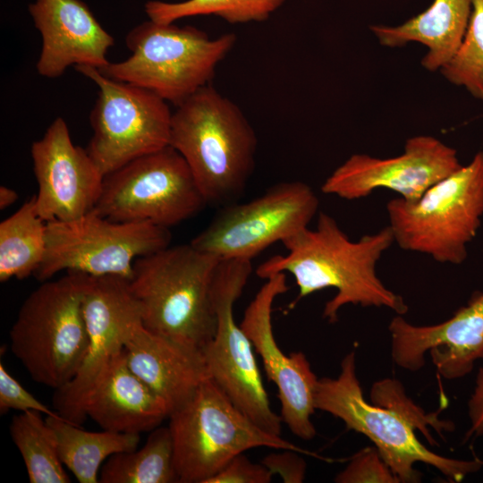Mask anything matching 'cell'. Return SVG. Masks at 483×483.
<instances>
[{"mask_svg": "<svg viewBox=\"0 0 483 483\" xmlns=\"http://www.w3.org/2000/svg\"><path fill=\"white\" fill-rule=\"evenodd\" d=\"M169 145L186 161L207 204L224 207L244 191L258 139L239 106L208 84L176 106Z\"/></svg>", "mask_w": 483, "mask_h": 483, "instance_id": "2", "label": "cell"}, {"mask_svg": "<svg viewBox=\"0 0 483 483\" xmlns=\"http://www.w3.org/2000/svg\"><path fill=\"white\" fill-rule=\"evenodd\" d=\"M233 33L211 38L203 30L148 20L126 36L131 55L98 71L105 76L148 89L176 106L215 76L236 43Z\"/></svg>", "mask_w": 483, "mask_h": 483, "instance_id": "4", "label": "cell"}, {"mask_svg": "<svg viewBox=\"0 0 483 483\" xmlns=\"http://www.w3.org/2000/svg\"><path fill=\"white\" fill-rule=\"evenodd\" d=\"M272 478V472L263 463L252 462L244 453H241L207 483H269Z\"/></svg>", "mask_w": 483, "mask_h": 483, "instance_id": "32", "label": "cell"}, {"mask_svg": "<svg viewBox=\"0 0 483 483\" xmlns=\"http://www.w3.org/2000/svg\"><path fill=\"white\" fill-rule=\"evenodd\" d=\"M14 410L23 411H38L47 417L61 416L54 408H49L30 393L16 378H14L0 364V411L2 414ZM63 418V417H61Z\"/></svg>", "mask_w": 483, "mask_h": 483, "instance_id": "31", "label": "cell"}, {"mask_svg": "<svg viewBox=\"0 0 483 483\" xmlns=\"http://www.w3.org/2000/svg\"><path fill=\"white\" fill-rule=\"evenodd\" d=\"M292 450H283L267 454L261 461L272 474L279 475L285 483H301L306 475V462Z\"/></svg>", "mask_w": 483, "mask_h": 483, "instance_id": "33", "label": "cell"}, {"mask_svg": "<svg viewBox=\"0 0 483 483\" xmlns=\"http://www.w3.org/2000/svg\"><path fill=\"white\" fill-rule=\"evenodd\" d=\"M99 482H178L173 438L168 426H158L151 430L140 449L118 453L109 457L100 470Z\"/></svg>", "mask_w": 483, "mask_h": 483, "instance_id": "25", "label": "cell"}, {"mask_svg": "<svg viewBox=\"0 0 483 483\" xmlns=\"http://www.w3.org/2000/svg\"><path fill=\"white\" fill-rule=\"evenodd\" d=\"M386 210L394 242L402 250L462 264L483 216V151L418 200L393 199Z\"/></svg>", "mask_w": 483, "mask_h": 483, "instance_id": "7", "label": "cell"}, {"mask_svg": "<svg viewBox=\"0 0 483 483\" xmlns=\"http://www.w3.org/2000/svg\"><path fill=\"white\" fill-rule=\"evenodd\" d=\"M394 242L389 225L352 241L334 217L320 212L315 229L307 227L282 242L287 254L267 258L256 274L263 279L292 274L299 292L290 309L311 293L335 288V295L323 310L330 323L337 321L339 310L347 304L385 307L403 315L408 311L403 299L387 289L376 273L377 262Z\"/></svg>", "mask_w": 483, "mask_h": 483, "instance_id": "1", "label": "cell"}, {"mask_svg": "<svg viewBox=\"0 0 483 483\" xmlns=\"http://www.w3.org/2000/svg\"><path fill=\"white\" fill-rule=\"evenodd\" d=\"M318 198L305 182H284L242 204L224 206L190 242L220 259H252L268 246L309 227Z\"/></svg>", "mask_w": 483, "mask_h": 483, "instance_id": "13", "label": "cell"}, {"mask_svg": "<svg viewBox=\"0 0 483 483\" xmlns=\"http://www.w3.org/2000/svg\"><path fill=\"white\" fill-rule=\"evenodd\" d=\"M29 12L42 37L36 65L41 76L57 78L71 65L101 69L110 63L106 54L114 39L81 0H35Z\"/></svg>", "mask_w": 483, "mask_h": 483, "instance_id": "19", "label": "cell"}, {"mask_svg": "<svg viewBox=\"0 0 483 483\" xmlns=\"http://www.w3.org/2000/svg\"><path fill=\"white\" fill-rule=\"evenodd\" d=\"M470 428L464 440H470L483 435V366L479 369L475 386L468 402Z\"/></svg>", "mask_w": 483, "mask_h": 483, "instance_id": "34", "label": "cell"}, {"mask_svg": "<svg viewBox=\"0 0 483 483\" xmlns=\"http://www.w3.org/2000/svg\"><path fill=\"white\" fill-rule=\"evenodd\" d=\"M439 71L449 82L483 100V0H473L464 38Z\"/></svg>", "mask_w": 483, "mask_h": 483, "instance_id": "28", "label": "cell"}, {"mask_svg": "<svg viewBox=\"0 0 483 483\" xmlns=\"http://www.w3.org/2000/svg\"><path fill=\"white\" fill-rule=\"evenodd\" d=\"M372 403L386 407L398 412L415 429L422 432L430 445L436 441L432 437L428 426L432 427L442 436L444 431L453 430L454 426L451 421L441 420L436 413L428 414L407 397L401 382L394 378H384L373 384L370 390Z\"/></svg>", "mask_w": 483, "mask_h": 483, "instance_id": "29", "label": "cell"}, {"mask_svg": "<svg viewBox=\"0 0 483 483\" xmlns=\"http://www.w3.org/2000/svg\"><path fill=\"white\" fill-rule=\"evenodd\" d=\"M462 166L454 148L432 136L419 135L408 139L403 153L394 157L352 155L326 178L321 191L353 200L385 188L412 202Z\"/></svg>", "mask_w": 483, "mask_h": 483, "instance_id": "15", "label": "cell"}, {"mask_svg": "<svg viewBox=\"0 0 483 483\" xmlns=\"http://www.w3.org/2000/svg\"><path fill=\"white\" fill-rule=\"evenodd\" d=\"M168 419L181 483H207L233 457L256 447L316 455L261 428L211 378Z\"/></svg>", "mask_w": 483, "mask_h": 483, "instance_id": "6", "label": "cell"}, {"mask_svg": "<svg viewBox=\"0 0 483 483\" xmlns=\"http://www.w3.org/2000/svg\"><path fill=\"white\" fill-rule=\"evenodd\" d=\"M38 182V214L47 223L78 218L95 208L105 174L86 148L73 144L69 128L57 117L30 148Z\"/></svg>", "mask_w": 483, "mask_h": 483, "instance_id": "17", "label": "cell"}, {"mask_svg": "<svg viewBox=\"0 0 483 483\" xmlns=\"http://www.w3.org/2000/svg\"><path fill=\"white\" fill-rule=\"evenodd\" d=\"M47 250V222L33 195L0 223V281L24 279L35 274Z\"/></svg>", "mask_w": 483, "mask_h": 483, "instance_id": "24", "label": "cell"}, {"mask_svg": "<svg viewBox=\"0 0 483 483\" xmlns=\"http://www.w3.org/2000/svg\"><path fill=\"white\" fill-rule=\"evenodd\" d=\"M169 228L117 222L94 210L69 221L47 223V250L34 274L47 281L57 273L114 275L130 280L135 261L170 245Z\"/></svg>", "mask_w": 483, "mask_h": 483, "instance_id": "10", "label": "cell"}, {"mask_svg": "<svg viewBox=\"0 0 483 483\" xmlns=\"http://www.w3.org/2000/svg\"><path fill=\"white\" fill-rule=\"evenodd\" d=\"M19 195L16 191L1 185L0 187V209H5L14 204L18 199Z\"/></svg>", "mask_w": 483, "mask_h": 483, "instance_id": "35", "label": "cell"}, {"mask_svg": "<svg viewBox=\"0 0 483 483\" xmlns=\"http://www.w3.org/2000/svg\"><path fill=\"white\" fill-rule=\"evenodd\" d=\"M123 352L130 369L164 401L170 413L209 378L200 349L155 334L142 324Z\"/></svg>", "mask_w": 483, "mask_h": 483, "instance_id": "20", "label": "cell"}, {"mask_svg": "<svg viewBox=\"0 0 483 483\" xmlns=\"http://www.w3.org/2000/svg\"><path fill=\"white\" fill-rule=\"evenodd\" d=\"M473 0H434L424 12L398 26L372 25L370 30L379 43L387 47H402L419 42L428 48L422 66L431 72L440 70L453 55L466 33Z\"/></svg>", "mask_w": 483, "mask_h": 483, "instance_id": "22", "label": "cell"}, {"mask_svg": "<svg viewBox=\"0 0 483 483\" xmlns=\"http://www.w3.org/2000/svg\"><path fill=\"white\" fill-rule=\"evenodd\" d=\"M314 405L343 420L347 429L367 436L400 482L420 481L421 474L414 468L417 462L436 468L454 482L483 467V461L477 458L460 460L432 452L398 412L368 402L357 376L354 352L344 356L336 377L318 378Z\"/></svg>", "mask_w": 483, "mask_h": 483, "instance_id": "8", "label": "cell"}, {"mask_svg": "<svg viewBox=\"0 0 483 483\" xmlns=\"http://www.w3.org/2000/svg\"><path fill=\"white\" fill-rule=\"evenodd\" d=\"M84 281V274L70 272L43 282L25 299L10 329L13 355L32 380L55 390L75 377L87 351Z\"/></svg>", "mask_w": 483, "mask_h": 483, "instance_id": "5", "label": "cell"}, {"mask_svg": "<svg viewBox=\"0 0 483 483\" xmlns=\"http://www.w3.org/2000/svg\"><path fill=\"white\" fill-rule=\"evenodd\" d=\"M99 89L90 114L93 135L86 148L106 175L169 145L172 112L144 88L116 80L91 66H75Z\"/></svg>", "mask_w": 483, "mask_h": 483, "instance_id": "12", "label": "cell"}, {"mask_svg": "<svg viewBox=\"0 0 483 483\" xmlns=\"http://www.w3.org/2000/svg\"><path fill=\"white\" fill-rule=\"evenodd\" d=\"M83 313L88 347L75 377L55 390L53 407L65 420L81 426L86 402L112 362L141 323L140 306L129 280L114 275H85Z\"/></svg>", "mask_w": 483, "mask_h": 483, "instance_id": "14", "label": "cell"}, {"mask_svg": "<svg viewBox=\"0 0 483 483\" xmlns=\"http://www.w3.org/2000/svg\"><path fill=\"white\" fill-rule=\"evenodd\" d=\"M220 260L191 243L138 258L129 284L140 306L142 326L201 350L216 331L211 289Z\"/></svg>", "mask_w": 483, "mask_h": 483, "instance_id": "3", "label": "cell"}, {"mask_svg": "<svg viewBox=\"0 0 483 483\" xmlns=\"http://www.w3.org/2000/svg\"><path fill=\"white\" fill-rule=\"evenodd\" d=\"M285 0H183L177 3L152 0L145 4L149 20L173 23L187 17L214 15L231 24L267 20Z\"/></svg>", "mask_w": 483, "mask_h": 483, "instance_id": "27", "label": "cell"}, {"mask_svg": "<svg viewBox=\"0 0 483 483\" xmlns=\"http://www.w3.org/2000/svg\"><path fill=\"white\" fill-rule=\"evenodd\" d=\"M251 272L250 259L219 261L211 289L216 331L201 352L209 378L257 425L281 436L282 418L270 405L252 343L233 316Z\"/></svg>", "mask_w": 483, "mask_h": 483, "instance_id": "9", "label": "cell"}, {"mask_svg": "<svg viewBox=\"0 0 483 483\" xmlns=\"http://www.w3.org/2000/svg\"><path fill=\"white\" fill-rule=\"evenodd\" d=\"M338 483H399L377 448L369 447L354 455L335 478Z\"/></svg>", "mask_w": 483, "mask_h": 483, "instance_id": "30", "label": "cell"}, {"mask_svg": "<svg viewBox=\"0 0 483 483\" xmlns=\"http://www.w3.org/2000/svg\"><path fill=\"white\" fill-rule=\"evenodd\" d=\"M41 414L23 411L13 416L9 426L11 437L21 454L30 483H69L55 434Z\"/></svg>", "mask_w": 483, "mask_h": 483, "instance_id": "26", "label": "cell"}, {"mask_svg": "<svg viewBox=\"0 0 483 483\" xmlns=\"http://www.w3.org/2000/svg\"><path fill=\"white\" fill-rule=\"evenodd\" d=\"M85 413L102 429L140 434L169 417V410L128 366L123 350L109 364L86 404Z\"/></svg>", "mask_w": 483, "mask_h": 483, "instance_id": "21", "label": "cell"}, {"mask_svg": "<svg viewBox=\"0 0 483 483\" xmlns=\"http://www.w3.org/2000/svg\"><path fill=\"white\" fill-rule=\"evenodd\" d=\"M207 205L186 161L168 145L106 174L93 210L113 221L170 228Z\"/></svg>", "mask_w": 483, "mask_h": 483, "instance_id": "11", "label": "cell"}, {"mask_svg": "<svg viewBox=\"0 0 483 483\" xmlns=\"http://www.w3.org/2000/svg\"><path fill=\"white\" fill-rule=\"evenodd\" d=\"M391 355L400 368L418 371L429 352L437 373L453 380L470 374L478 360L483 361V292L441 323L414 326L402 315L390 322Z\"/></svg>", "mask_w": 483, "mask_h": 483, "instance_id": "18", "label": "cell"}, {"mask_svg": "<svg viewBox=\"0 0 483 483\" xmlns=\"http://www.w3.org/2000/svg\"><path fill=\"white\" fill-rule=\"evenodd\" d=\"M46 420L55 434L63 464L80 483L99 482L103 463L115 453L138 448L140 441V434L88 431L61 417Z\"/></svg>", "mask_w": 483, "mask_h": 483, "instance_id": "23", "label": "cell"}, {"mask_svg": "<svg viewBox=\"0 0 483 483\" xmlns=\"http://www.w3.org/2000/svg\"><path fill=\"white\" fill-rule=\"evenodd\" d=\"M288 289L284 273L267 278L246 308L240 326L262 359L267 378L277 387L283 422L296 436L309 440L316 436L311 416L316 410L314 399L318 378L302 352L284 354L273 332V303Z\"/></svg>", "mask_w": 483, "mask_h": 483, "instance_id": "16", "label": "cell"}]
</instances>
